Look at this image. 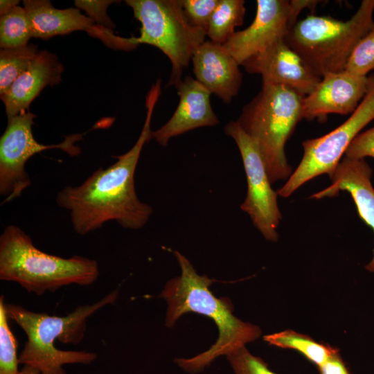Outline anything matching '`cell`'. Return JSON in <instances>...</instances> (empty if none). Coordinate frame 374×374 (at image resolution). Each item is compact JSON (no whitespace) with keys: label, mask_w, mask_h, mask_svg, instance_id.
I'll list each match as a JSON object with an SVG mask.
<instances>
[{"label":"cell","mask_w":374,"mask_h":374,"mask_svg":"<svg viewBox=\"0 0 374 374\" xmlns=\"http://www.w3.org/2000/svg\"><path fill=\"white\" fill-rule=\"evenodd\" d=\"M161 91L157 80L146 96L143 129L129 151L108 168L97 169L80 185L68 186L57 193V204L69 212L78 234L92 232L109 221L130 229H140L148 221L153 210L138 198L134 177L142 149L152 139L151 119Z\"/></svg>","instance_id":"6da1fadb"},{"label":"cell","mask_w":374,"mask_h":374,"mask_svg":"<svg viewBox=\"0 0 374 374\" xmlns=\"http://www.w3.org/2000/svg\"><path fill=\"white\" fill-rule=\"evenodd\" d=\"M174 253L181 273L166 283L159 296L168 303L166 326L172 327L181 315L193 312L211 318L218 328V338L209 349L191 358L175 359L182 369L195 373L202 371L215 358L256 340L261 330L258 326L235 317L230 301L215 297L209 290L215 280L197 274L185 256L178 251Z\"/></svg>","instance_id":"7a4b0ae2"},{"label":"cell","mask_w":374,"mask_h":374,"mask_svg":"<svg viewBox=\"0 0 374 374\" xmlns=\"http://www.w3.org/2000/svg\"><path fill=\"white\" fill-rule=\"evenodd\" d=\"M118 293L115 290L96 303L80 305L64 317L34 312L19 305L5 303L9 319L16 322L27 336L19 364L30 366L39 374H67L62 368L64 364L93 362L96 353L61 350L55 347L54 341L58 339L62 344H78L84 337L87 319L99 309L113 304Z\"/></svg>","instance_id":"3957f363"},{"label":"cell","mask_w":374,"mask_h":374,"mask_svg":"<svg viewBox=\"0 0 374 374\" xmlns=\"http://www.w3.org/2000/svg\"><path fill=\"white\" fill-rule=\"evenodd\" d=\"M98 276L96 260L43 252L17 226H7L0 236V279L15 282L30 293L42 295L71 284L89 285Z\"/></svg>","instance_id":"277c9868"},{"label":"cell","mask_w":374,"mask_h":374,"mask_svg":"<svg viewBox=\"0 0 374 374\" xmlns=\"http://www.w3.org/2000/svg\"><path fill=\"white\" fill-rule=\"evenodd\" d=\"M304 97L289 87L262 83L236 121L256 143L271 184L287 181L293 172L285 147L303 119Z\"/></svg>","instance_id":"5b68a950"},{"label":"cell","mask_w":374,"mask_h":374,"mask_svg":"<svg viewBox=\"0 0 374 374\" xmlns=\"http://www.w3.org/2000/svg\"><path fill=\"white\" fill-rule=\"evenodd\" d=\"M373 13L374 0H363L346 21L310 14L297 21L285 41L322 78L345 70L357 43L374 28Z\"/></svg>","instance_id":"8992f818"},{"label":"cell","mask_w":374,"mask_h":374,"mask_svg":"<svg viewBox=\"0 0 374 374\" xmlns=\"http://www.w3.org/2000/svg\"><path fill=\"white\" fill-rule=\"evenodd\" d=\"M125 3L141 24L139 37H134L135 44L152 45L168 57L172 70L168 86H175L205 42L206 31L190 24L181 0H126Z\"/></svg>","instance_id":"52a82bcc"},{"label":"cell","mask_w":374,"mask_h":374,"mask_svg":"<svg viewBox=\"0 0 374 374\" xmlns=\"http://www.w3.org/2000/svg\"><path fill=\"white\" fill-rule=\"evenodd\" d=\"M373 120L374 73L368 76L366 94L347 120L323 136L302 142V159L278 194L287 198L319 175L327 174L330 178L350 143Z\"/></svg>","instance_id":"ba28073f"},{"label":"cell","mask_w":374,"mask_h":374,"mask_svg":"<svg viewBox=\"0 0 374 374\" xmlns=\"http://www.w3.org/2000/svg\"><path fill=\"white\" fill-rule=\"evenodd\" d=\"M36 115L25 112L8 118L7 127L0 139V194L2 204L21 196L31 185L25 166L34 154L49 149H60L70 156H78L80 148L75 145L82 134L66 136L59 144L44 145L37 141L32 127Z\"/></svg>","instance_id":"9c48e42d"},{"label":"cell","mask_w":374,"mask_h":374,"mask_svg":"<svg viewBox=\"0 0 374 374\" xmlns=\"http://www.w3.org/2000/svg\"><path fill=\"white\" fill-rule=\"evenodd\" d=\"M224 132L238 145L246 173L247 193L240 208L250 216L253 225L265 239L276 242L282 220L278 193L271 188L258 148L237 121L227 123Z\"/></svg>","instance_id":"30bf717a"},{"label":"cell","mask_w":374,"mask_h":374,"mask_svg":"<svg viewBox=\"0 0 374 374\" xmlns=\"http://www.w3.org/2000/svg\"><path fill=\"white\" fill-rule=\"evenodd\" d=\"M319 1L257 0L253 22L235 33L223 47L242 65L249 58L285 39L305 8L314 9Z\"/></svg>","instance_id":"8fae6325"},{"label":"cell","mask_w":374,"mask_h":374,"mask_svg":"<svg viewBox=\"0 0 374 374\" xmlns=\"http://www.w3.org/2000/svg\"><path fill=\"white\" fill-rule=\"evenodd\" d=\"M23 5L33 37L48 39L56 35L84 30L110 47L125 51L134 48L130 38L115 35L112 30L97 25L77 8H55L48 0H25Z\"/></svg>","instance_id":"7c38bea8"},{"label":"cell","mask_w":374,"mask_h":374,"mask_svg":"<svg viewBox=\"0 0 374 374\" xmlns=\"http://www.w3.org/2000/svg\"><path fill=\"white\" fill-rule=\"evenodd\" d=\"M242 66L248 73L260 74L262 83L285 86L304 96L310 94L321 80L285 39L249 58Z\"/></svg>","instance_id":"4fadbf2b"},{"label":"cell","mask_w":374,"mask_h":374,"mask_svg":"<svg viewBox=\"0 0 374 374\" xmlns=\"http://www.w3.org/2000/svg\"><path fill=\"white\" fill-rule=\"evenodd\" d=\"M368 87V76L354 75L346 70L323 76L303 101V119L320 121L331 114H351Z\"/></svg>","instance_id":"5bb4252c"},{"label":"cell","mask_w":374,"mask_h":374,"mask_svg":"<svg viewBox=\"0 0 374 374\" xmlns=\"http://www.w3.org/2000/svg\"><path fill=\"white\" fill-rule=\"evenodd\" d=\"M175 87L179 97L177 107L166 123L152 132V138L164 147L172 137L220 123L211 107V92L196 79L188 76Z\"/></svg>","instance_id":"9a60e30c"},{"label":"cell","mask_w":374,"mask_h":374,"mask_svg":"<svg viewBox=\"0 0 374 374\" xmlns=\"http://www.w3.org/2000/svg\"><path fill=\"white\" fill-rule=\"evenodd\" d=\"M372 168L365 159H355L343 157L330 178L332 184L314 193L310 198L320 199L333 197L339 192H348L360 218L374 232V188L372 184ZM365 269L374 274V249L370 262Z\"/></svg>","instance_id":"2e32d148"},{"label":"cell","mask_w":374,"mask_h":374,"mask_svg":"<svg viewBox=\"0 0 374 374\" xmlns=\"http://www.w3.org/2000/svg\"><path fill=\"white\" fill-rule=\"evenodd\" d=\"M191 61L196 80L225 103L238 94L242 75L239 64L222 44L205 41L195 51Z\"/></svg>","instance_id":"e0dca14e"},{"label":"cell","mask_w":374,"mask_h":374,"mask_svg":"<svg viewBox=\"0 0 374 374\" xmlns=\"http://www.w3.org/2000/svg\"><path fill=\"white\" fill-rule=\"evenodd\" d=\"M63 71L62 64L54 53L39 51L28 69L0 95L8 118L26 112L44 88L60 83Z\"/></svg>","instance_id":"ac0fdd59"},{"label":"cell","mask_w":374,"mask_h":374,"mask_svg":"<svg viewBox=\"0 0 374 374\" xmlns=\"http://www.w3.org/2000/svg\"><path fill=\"white\" fill-rule=\"evenodd\" d=\"M264 340L279 348L298 351L317 367L338 350L328 344L317 342L305 335L291 330L267 335L264 337Z\"/></svg>","instance_id":"d6986e66"},{"label":"cell","mask_w":374,"mask_h":374,"mask_svg":"<svg viewBox=\"0 0 374 374\" xmlns=\"http://www.w3.org/2000/svg\"><path fill=\"white\" fill-rule=\"evenodd\" d=\"M245 12L243 0H220L206 30L210 41L224 44L242 25Z\"/></svg>","instance_id":"ffe728a7"},{"label":"cell","mask_w":374,"mask_h":374,"mask_svg":"<svg viewBox=\"0 0 374 374\" xmlns=\"http://www.w3.org/2000/svg\"><path fill=\"white\" fill-rule=\"evenodd\" d=\"M38 53L37 46L33 44L17 48H1L0 95L4 93L28 69Z\"/></svg>","instance_id":"44dd1931"},{"label":"cell","mask_w":374,"mask_h":374,"mask_svg":"<svg viewBox=\"0 0 374 374\" xmlns=\"http://www.w3.org/2000/svg\"><path fill=\"white\" fill-rule=\"evenodd\" d=\"M31 37H33L31 27L24 7L17 6L1 16V48L26 46Z\"/></svg>","instance_id":"7402d4cb"},{"label":"cell","mask_w":374,"mask_h":374,"mask_svg":"<svg viewBox=\"0 0 374 374\" xmlns=\"http://www.w3.org/2000/svg\"><path fill=\"white\" fill-rule=\"evenodd\" d=\"M3 295L0 297V374H18L17 342L8 323Z\"/></svg>","instance_id":"603a6c76"},{"label":"cell","mask_w":374,"mask_h":374,"mask_svg":"<svg viewBox=\"0 0 374 374\" xmlns=\"http://www.w3.org/2000/svg\"><path fill=\"white\" fill-rule=\"evenodd\" d=\"M345 70L359 76H367L369 72L374 70V28L357 43Z\"/></svg>","instance_id":"cb8c5ba5"},{"label":"cell","mask_w":374,"mask_h":374,"mask_svg":"<svg viewBox=\"0 0 374 374\" xmlns=\"http://www.w3.org/2000/svg\"><path fill=\"white\" fill-rule=\"evenodd\" d=\"M234 374H276L260 357L252 355L245 346L226 355Z\"/></svg>","instance_id":"d4e9b609"},{"label":"cell","mask_w":374,"mask_h":374,"mask_svg":"<svg viewBox=\"0 0 374 374\" xmlns=\"http://www.w3.org/2000/svg\"><path fill=\"white\" fill-rule=\"evenodd\" d=\"M220 0H181L184 12L190 22L206 33L213 12Z\"/></svg>","instance_id":"484cf974"},{"label":"cell","mask_w":374,"mask_h":374,"mask_svg":"<svg viewBox=\"0 0 374 374\" xmlns=\"http://www.w3.org/2000/svg\"><path fill=\"white\" fill-rule=\"evenodd\" d=\"M118 1L112 0H75V6L78 9H82L86 12L95 24L105 28L112 30L115 27L114 23L109 17L107 13L108 7Z\"/></svg>","instance_id":"4316f807"},{"label":"cell","mask_w":374,"mask_h":374,"mask_svg":"<svg viewBox=\"0 0 374 374\" xmlns=\"http://www.w3.org/2000/svg\"><path fill=\"white\" fill-rule=\"evenodd\" d=\"M344 157L355 159H374V127L359 134L348 147Z\"/></svg>","instance_id":"83f0119b"},{"label":"cell","mask_w":374,"mask_h":374,"mask_svg":"<svg viewBox=\"0 0 374 374\" xmlns=\"http://www.w3.org/2000/svg\"><path fill=\"white\" fill-rule=\"evenodd\" d=\"M317 368L319 374H350L339 350L332 354L326 362Z\"/></svg>","instance_id":"f1b7e54d"},{"label":"cell","mask_w":374,"mask_h":374,"mask_svg":"<svg viewBox=\"0 0 374 374\" xmlns=\"http://www.w3.org/2000/svg\"><path fill=\"white\" fill-rule=\"evenodd\" d=\"M19 1L18 0H1L0 1V15L8 12L15 7L19 6Z\"/></svg>","instance_id":"f546056e"},{"label":"cell","mask_w":374,"mask_h":374,"mask_svg":"<svg viewBox=\"0 0 374 374\" xmlns=\"http://www.w3.org/2000/svg\"><path fill=\"white\" fill-rule=\"evenodd\" d=\"M18 374H39L37 371L34 370L33 368L24 366L21 370L19 372Z\"/></svg>","instance_id":"4dcf8cb0"}]
</instances>
